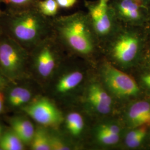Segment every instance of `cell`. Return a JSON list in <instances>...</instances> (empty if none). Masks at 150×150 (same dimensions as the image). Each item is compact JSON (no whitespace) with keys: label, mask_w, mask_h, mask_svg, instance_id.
I'll use <instances>...</instances> for the list:
<instances>
[{"label":"cell","mask_w":150,"mask_h":150,"mask_svg":"<svg viewBox=\"0 0 150 150\" xmlns=\"http://www.w3.org/2000/svg\"><path fill=\"white\" fill-rule=\"evenodd\" d=\"M2 32L30 52L38 43L53 35L52 18L41 13L36 7L0 15Z\"/></svg>","instance_id":"6da1fadb"},{"label":"cell","mask_w":150,"mask_h":150,"mask_svg":"<svg viewBox=\"0 0 150 150\" xmlns=\"http://www.w3.org/2000/svg\"><path fill=\"white\" fill-rule=\"evenodd\" d=\"M52 21L53 36L62 48L86 56L95 52L98 40L86 12L56 16Z\"/></svg>","instance_id":"7a4b0ae2"},{"label":"cell","mask_w":150,"mask_h":150,"mask_svg":"<svg viewBox=\"0 0 150 150\" xmlns=\"http://www.w3.org/2000/svg\"><path fill=\"white\" fill-rule=\"evenodd\" d=\"M110 54L119 62L129 64L145 48L149 38L145 27L121 25L108 41Z\"/></svg>","instance_id":"3957f363"},{"label":"cell","mask_w":150,"mask_h":150,"mask_svg":"<svg viewBox=\"0 0 150 150\" xmlns=\"http://www.w3.org/2000/svg\"><path fill=\"white\" fill-rule=\"evenodd\" d=\"M0 70L11 82L31 78L30 52L3 32L0 37Z\"/></svg>","instance_id":"277c9868"},{"label":"cell","mask_w":150,"mask_h":150,"mask_svg":"<svg viewBox=\"0 0 150 150\" xmlns=\"http://www.w3.org/2000/svg\"><path fill=\"white\" fill-rule=\"evenodd\" d=\"M61 46L53 35L44 39L30 51V72L35 81L47 80L54 75Z\"/></svg>","instance_id":"5b68a950"},{"label":"cell","mask_w":150,"mask_h":150,"mask_svg":"<svg viewBox=\"0 0 150 150\" xmlns=\"http://www.w3.org/2000/svg\"><path fill=\"white\" fill-rule=\"evenodd\" d=\"M86 12L97 40L108 41L122 25L108 2L85 1Z\"/></svg>","instance_id":"8992f818"},{"label":"cell","mask_w":150,"mask_h":150,"mask_svg":"<svg viewBox=\"0 0 150 150\" xmlns=\"http://www.w3.org/2000/svg\"><path fill=\"white\" fill-rule=\"evenodd\" d=\"M108 4L121 25L146 26L150 8L141 0H110Z\"/></svg>","instance_id":"52a82bcc"},{"label":"cell","mask_w":150,"mask_h":150,"mask_svg":"<svg viewBox=\"0 0 150 150\" xmlns=\"http://www.w3.org/2000/svg\"><path fill=\"white\" fill-rule=\"evenodd\" d=\"M21 111L45 127L56 129L64 120L62 112L52 101L45 97H37Z\"/></svg>","instance_id":"ba28073f"},{"label":"cell","mask_w":150,"mask_h":150,"mask_svg":"<svg viewBox=\"0 0 150 150\" xmlns=\"http://www.w3.org/2000/svg\"><path fill=\"white\" fill-rule=\"evenodd\" d=\"M36 82L32 78L11 82L4 91L5 110L21 111L38 96L34 87Z\"/></svg>","instance_id":"9c48e42d"},{"label":"cell","mask_w":150,"mask_h":150,"mask_svg":"<svg viewBox=\"0 0 150 150\" xmlns=\"http://www.w3.org/2000/svg\"><path fill=\"white\" fill-rule=\"evenodd\" d=\"M103 77L108 88L117 96H134L139 92L137 84L131 76L108 63L103 67Z\"/></svg>","instance_id":"30bf717a"},{"label":"cell","mask_w":150,"mask_h":150,"mask_svg":"<svg viewBox=\"0 0 150 150\" xmlns=\"http://www.w3.org/2000/svg\"><path fill=\"white\" fill-rule=\"evenodd\" d=\"M10 128L16 134L26 146L30 145L36 126L34 125L32 119L26 114H18L9 118Z\"/></svg>","instance_id":"8fae6325"},{"label":"cell","mask_w":150,"mask_h":150,"mask_svg":"<svg viewBox=\"0 0 150 150\" xmlns=\"http://www.w3.org/2000/svg\"><path fill=\"white\" fill-rule=\"evenodd\" d=\"M87 98L97 112L101 114H107L111 111L112 98L99 84H91L88 90Z\"/></svg>","instance_id":"7c38bea8"},{"label":"cell","mask_w":150,"mask_h":150,"mask_svg":"<svg viewBox=\"0 0 150 150\" xmlns=\"http://www.w3.org/2000/svg\"><path fill=\"white\" fill-rule=\"evenodd\" d=\"M127 119L129 124L136 127L150 126V102L141 101L134 103L129 109Z\"/></svg>","instance_id":"4fadbf2b"},{"label":"cell","mask_w":150,"mask_h":150,"mask_svg":"<svg viewBox=\"0 0 150 150\" xmlns=\"http://www.w3.org/2000/svg\"><path fill=\"white\" fill-rule=\"evenodd\" d=\"M83 74L78 71H71L61 75L53 86V90L57 96H63L72 91L83 80Z\"/></svg>","instance_id":"5bb4252c"},{"label":"cell","mask_w":150,"mask_h":150,"mask_svg":"<svg viewBox=\"0 0 150 150\" xmlns=\"http://www.w3.org/2000/svg\"><path fill=\"white\" fill-rule=\"evenodd\" d=\"M26 145L11 129H5L0 137V150H23Z\"/></svg>","instance_id":"9a60e30c"},{"label":"cell","mask_w":150,"mask_h":150,"mask_svg":"<svg viewBox=\"0 0 150 150\" xmlns=\"http://www.w3.org/2000/svg\"><path fill=\"white\" fill-rule=\"evenodd\" d=\"M29 147L32 150H51L49 132L45 127L41 125L36 126Z\"/></svg>","instance_id":"2e32d148"},{"label":"cell","mask_w":150,"mask_h":150,"mask_svg":"<svg viewBox=\"0 0 150 150\" xmlns=\"http://www.w3.org/2000/svg\"><path fill=\"white\" fill-rule=\"evenodd\" d=\"M64 121L66 128L71 135L78 136L82 132L84 127V121L80 113L75 112L69 113Z\"/></svg>","instance_id":"e0dca14e"},{"label":"cell","mask_w":150,"mask_h":150,"mask_svg":"<svg viewBox=\"0 0 150 150\" xmlns=\"http://www.w3.org/2000/svg\"><path fill=\"white\" fill-rule=\"evenodd\" d=\"M6 6L5 10L11 12L25 11L36 7L38 0H1Z\"/></svg>","instance_id":"ac0fdd59"},{"label":"cell","mask_w":150,"mask_h":150,"mask_svg":"<svg viewBox=\"0 0 150 150\" xmlns=\"http://www.w3.org/2000/svg\"><path fill=\"white\" fill-rule=\"evenodd\" d=\"M36 8L41 13L49 18L57 16L60 8L56 0H38Z\"/></svg>","instance_id":"d6986e66"},{"label":"cell","mask_w":150,"mask_h":150,"mask_svg":"<svg viewBox=\"0 0 150 150\" xmlns=\"http://www.w3.org/2000/svg\"><path fill=\"white\" fill-rule=\"evenodd\" d=\"M97 134V139L99 141L104 145H113L116 144L120 139L119 134H113L100 129H98Z\"/></svg>","instance_id":"ffe728a7"},{"label":"cell","mask_w":150,"mask_h":150,"mask_svg":"<svg viewBox=\"0 0 150 150\" xmlns=\"http://www.w3.org/2000/svg\"><path fill=\"white\" fill-rule=\"evenodd\" d=\"M50 142L51 150H69L70 147L59 136L50 133Z\"/></svg>","instance_id":"44dd1931"},{"label":"cell","mask_w":150,"mask_h":150,"mask_svg":"<svg viewBox=\"0 0 150 150\" xmlns=\"http://www.w3.org/2000/svg\"><path fill=\"white\" fill-rule=\"evenodd\" d=\"M98 129L102 130L105 132H108L110 133H112L113 134H119V135L121 131V129L118 125L116 124H112V123L103 124L102 125H101V126L99 127Z\"/></svg>","instance_id":"7402d4cb"},{"label":"cell","mask_w":150,"mask_h":150,"mask_svg":"<svg viewBox=\"0 0 150 150\" xmlns=\"http://www.w3.org/2000/svg\"><path fill=\"white\" fill-rule=\"evenodd\" d=\"M147 132V131H145L144 132H142L137 136H136L134 139H132L131 141L126 144V145L129 148H136L139 147L143 141L144 139H145Z\"/></svg>","instance_id":"603a6c76"},{"label":"cell","mask_w":150,"mask_h":150,"mask_svg":"<svg viewBox=\"0 0 150 150\" xmlns=\"http://www.w3.org/2000/svg\"><path fill=\"white\" fill-rule=\"evenodd\" d=\"M60 8H69L73 7L77 0H56Z\"/></svg>","instance_id":"cb8c5ba5"},{"label":"cell","mask_w":150,"mask_h":150,"mask_svg":"<svg viewBox=\"0 0 150 150\" xmlns=\"http://www.w3.org/2000/svg\"><path fill=\"white\" fill-rule=\"evenodd\" d=\"M11 81L8 80L0 70V91H4Z\"/></svg>","instance_id":"d4e9b609"},{"label":"cell","mask_w":150,"mask_h":150,"mask_svg":"<svg viewBox=\"0 0 150 150\" xmlns=\"http://www.w3.org/2000/svg\"><path fill=\"white\" fill-rule=\"evenodd\" d=\"M5 110L4 91H0V115Z\"/></svg>","instance_id":"484cf974"},{"label":"cell","mask_w":150,"mask_h":150,"mask_svg":"<svg viewBox=\"0 0 150 150\" xmlns=\"http://www.w3.org/2000/svg\"><path fill=\"white\" fill-rule=\"evenodd\" d=\"M145 28L149 40L150 41V16L149 17V20L147 21V22L146 23V25Z\"/></svg>","instance_id":"4316f807"},{"label":"cell","mask_w":150,"mask_h":150,"mask_svg":"<svg viewBox=\"0 0 150 150\" xmlns=\"http://www.w3.org/2000/svg\"><path fill=\"white\" fill-rule=\"evenodd\" d=\"M143 81H144V82L146 83V85L148 86V87L150 88V79L147 78V77H145V76H144V77H143Z\"/></svg>","instance_id":"83f0119b"},{"label":"cell","mask_w":150,"mask_h":150,"mask_svg":"<svg viewBox=\"0 0 150 150\" xmlns=\"http://www.w3.org/2000/svg\"><path fill=\"white\" fill-rule=\"evenodd\" d=\"M5 131V129L4 126H3V125L2 123H0V137H1L2 134H3V133L4 132V131Z\"/></svg>","instance_id":"f1b7e54d"},{"label":"cell","mask_w":150,"mask_h":150,"mask_svg":"<svg viewBox=\"0 0 150 150\" xmlns=\"http://www.w3.org/2000/svg\"><path fill=\"white\" fill-rule=\"evenodd\" d=\"M142 2H143L145 5L147 6L150 8V0H141Z\"/></svg>","instance_id":"f546056e"},{"label":"cell","mask_w":150,"mask_h":150,"mask_svg":"<svg viewBox=\"0 0 150 150\" xmlns=\"http://www.w3.org/2000/svg\"><path fill=\"white\" fill-rule=\"evenodd\" d=\"M147 49H148V50H147V56L149 57V59L150 60V47L147 48Z\"/></svg>","instance_id":"4dcf8cb0"},{"label":"cell","mask_w":150,"mask_h":150,"mask_svg":"<svg viewBox=\"0 0 150 150\" xmlns=\"http://www.w3.org/2000/svg\"><path fill=\"white\" fill-rule=\"evenodd\" d=\"M1 4H2V1H1V0H0V6H1ZM3 11H4V10H1V7H0V15L2 13Z\"/></svg>","instance_id":"1f68e13d"},{"label":"cell","mask_w":150,"mask_h":150,"mask_svg":"<svg viewBox=\"0 0 150 150\" xmlns=\"http://www.w3.org/2000/svg\"><path fill=\"white\" fill-rule=\"evenodd\" d=\"M145 77H146L147 78H148V79H150V74H149V75H145Z\"/></svg>","instance_id":"d6a6232c"},{"label":"cell","mask_w":150,"mask_h":150,"mask_svg":"<svg viewBox=\"0 0 150 150\" xmlns=\"http://www.w3.org/2000/svg\"><path fill=\"white\" fill-rule=\"evenodd\" d=\"M100 1H102V2H108L110 0H100Z\"/></svg>","instance_id":"836d02e7"},{"label":"cell","mask_w":150,"mask_h":150,"mask_svg":"<svg viewBox=\"0 0 150 150\" xmlns=\"http://www.w3.org/2000/svg\"><path fill=\"white\" fill-rule=\"evenodd\" d=\"M2 30H1V27H0V37H1V35H2Z\"/></svg>","instance_id":"e575fe53"}]
</instances>
